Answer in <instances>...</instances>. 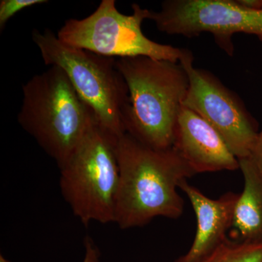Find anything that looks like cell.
Wrapping results in <instances>:
<instances>
[{
	"label": "cell",
	"instance_id": "6da1fadb",
	"mask_svg": "<svg viewBox=\"0 0 262 262\" xmlns=\"http://www.w3.org/2000/svg\"><path fill=\"white\" fill-rule=\"evenodd\" d=\"M116 155L120 179L114 223L128 229L182 215L184 201L177 190L196 173L175 148L154 149L125 133L117 139Z\"/></svg>",
	"mask_w": 262,
	"mask_h": 262
},
{
	"label": "cell",
	"instance_id": "7a4b0ae2",
	"mask_svg": "<svg viewBox=\"0 0 262 262\" xmlns=\"http://www.w3.org/2000/svg\"><path fill=\"white\" fill-rule=\"evenodd\" d=\"M128 89L125 131L146 146L173 147L176 125L189 87L180 62L145 56L117 60Z\"/></svg>",
	"mask_w": 262,
	"mask_h": 262
},
{
	"label": "cell",
	"instance_id": "3957f363",
	"mask_svg": "<svg viewBox=\"0 0 262 262\" xmlns=\"http://www.w3.org/2000/svg\"><path fill=\"white\" fill-rule=\"evenodd\" d=\"M20 126L61 168L97 123L61 69L53 66L23 86Z\"/></svg>",
	"mask_w": 262,
	"mask_h": 262
},
{
	"label": "cell",
	"instance_id": "277c9868",
	"mask_svg": "<svg viewBox=\"0 0 262 262\" xmlns=\"http://www.w3.org/2000/svg\"><path fill=\"white\" fill-rule=\"evenodd\" d=\"M32 39L44 63L64 72L81 99L94 114L98 126L119 137L126 133L128 89L114 58L71 47L49 29L34 30Z\"/></svg>",
	"mask_w": 262,
	"mask_h": 262
},
{
	"label": "cell",
	"instance_id": "5b68a950",
	"mask_svg": "<svg viewBox=\"0 0 262 262\" xmlns=\"http://www.w3.org/2000/svg\"><path fill=\"white\" fill-rule=\"evenodd\" d=\"M117 138L95 124L59 168L62 196L84 226L115 222L120 179Z\"/></svg>",
	"mask_w": 262,
	"mask_h": 262
},
{
	"label": "cell",
	"instance_id": "8992f818",
	"mask_svg": "<svg viewBox=\"0 0 262 262\" xmlns=\"http://www.w3.org/2000/svg\"><path fill=\"white\" fill-rule=\"evenodd\" d=\"M132 8V14H123L117 10L115 0H102L89 16L66 20L57 37L71 47L108 58L145 56L180 62L189 50L160 44L146 37L141 25L148 19L149 10L137 4Z\"/></svg>",
	"mask_w": 262,
	"mask_h": 262
},
{
	"label": "cell",
	"instance_id": "52a82bcc",
	"mask_svg": "<svg viewBox=\"0 0 262 262\" xmlns=\"http://www.w3.org/2000/svg\"><path fill=\"white\" fill-rule=\"evenodd\" d=\"M148 19L160 32L192 37L210 33L232 56V38L238 33L262 40V9L246 8L232 0H168L160 11L149 10Z\"/></svg>",
	"mask_w": 262,
	"mask_h": 262
},
{
	"label": "cell",
	"instance_id": "ba28073f",
	"mask_svg": "<svg viewBox=\"0 0 262 262\" xmlns=\"http://www.w3.org/2000/svg\"><path fill=\"white\" fill-rule=\"evenodd\" d=\"M180 63L189 81L183 106L209 122L237 159L249 158L258 132L243 103L214 76L194 67L190 51Z\"/></svg>",
	"mask_w": 262,
	"mask_h": 262
},
{
	"label": "cell",
	"instance_id": "9c48e42d",
	"mask_svg": "<svg viewBox=\"0 0 262 262\" xmlns=\"http://www.w3.org/2000/svg\"><path fill=\"white\" fill-rule=\"evenodd\" d=\"M173 147L196 173L239 169V160L214 127L184 106L177 119Z\"/></svg>",
	"mask_w": 262,
	"mask_h": 262
},
{
	"label": "cell",
	"instance_id": "30bf717a",
	"mask_svg": "<svg viewBox=\"0 0 262 262\" xmlns=\"http://www.w3.org/2000/svg\"><path fill=\"white\" fill-rule=\"evenodd\" d=\"M179 189L192 204L196 215V230L189 251L174 262H200L227 241L239 194L229 192L218 199H211L187 180L181 183Z\"/></svg>",
	"mask_w": 262,
	"mask_h": 262
},
{
	"label": "cell",
	"instance_id": "8fae6325",
	"mask_svg": "<svg viewBox=\"0 0 262 262\" xmlns=\"http://www.w3.org/2000/svg\"><path fill=\"white\" fill-rule=\"evenodd\" d=\"M244 188L239 194L231 227L232 241L262 242V170L251 158L239 160Z\"/></svg>",
	"mask_w": 262,
	"mask_h": 262
},
{
	"label": "cell",
	"instance_id": "7c38bea8",
	"mask_svg": "<svg viewBox=\"0 0 262 262\" xmlns=\"http://www.w3.org/2000/svg\"><path fill=\"white\" fill-rule=\"evenodd\" d=\"M200 262H262V242H238L227 238Z\"/></svg>",
	"mask_w": 262,
	"mask_h": 262
},
{
	"label": "cell",
	"instance_id": "4fadbf2b",
	"mask_svg": "<svg viewBox=\"0 0 262 262\" xmlns=\"http://www.w3.org/2000/svg\"><path fill=\"white\" fill-rule=\"evenodd\" d=\"M48 3L46 0H1L0 1V29L3 31L8 20L18 12L29 7Z\"/></svg>",
	"mask_w": 262,
	"mask_h": 262
},
{
	"label": "cell",
	"instance_id": "5bb4252c",
	"mask_svg": "<svg viewBox=\"0 0 262 262\" xmlns=\"http://www.w3.org/2000/svg\"><path fill=\"white\" fill-rule=\"evenodd\" d=\"M84 255L82 262H100L101 252L94 241L89 236L84 239ZM0 262H10L1 255Z\"/></svg>",
	"mask_w": 262,
	"mask_h": 262
},
{
	"label": "cell",
	"instance_id": "9a60e30c",
	"mask_svg": "<svg viewBox=\"0 0 262 262\" xmlns=\"http://www.w3.org/2000/svg\"><path fill=\"white\" fill-rule=\"evenodd\" d=\"M249 158H251L258 165V168L262 170V130L261 132L258 133L257 139Z\"/></svg>",
	"mask_w": 262,
	"mask_h": 262
},
{
	"label": "cell",
	"instance_id": "2e32d148",
	"mask_svg": "<svg viewBox=\"0 0 262 262\" xmlns=\"http://www.w3.org/2000/svg\"><path fill=\"white\" fill-rule=\"evenodd\" d=\"M261 9H262V0H261Z\"/></svg>",
	"mask_w": 262,
	"mask_h": 262
}]
</instances>
